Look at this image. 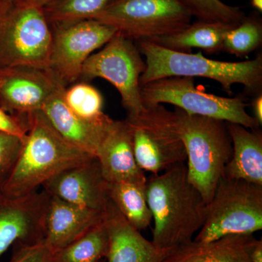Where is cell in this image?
Listing matches in <instances>:
<instances>
[{
    "label": "cell",
    "instance_id": "18",
    "mask_svg": "<svg viewBox=\"0 0 262 262\" xmlns=\"http://www.w3.org/2000/svg\"><path fill=\"white\" fill-rule=\"evenodd\" d=\"M110 235L106 262H162L170 250L159 249L124 218L111 201L105 213Z\"/></svg>",
    "mask_w": 262,
    "mask_h": 262
},
{
    "label": "cell",
    "instance_id": "22",
    "mask_svg": "<svg viewBox=\"0 0 262 262\" xmlns=\"http://www.w3.org/2000/svg\"><path fill=\"white\" fill-rule=\"evenodd\" d=\"M108 196L124 218L137 230L146 229L152 222L146 201V184L108 183Z\"/></svg>",
    "mask_w": 262,
    "mask_h": 262
},
{
    "label": "cell",
    "instance_id": "14",
    "mask_svg": "<svg viewBox=\"0 0 262 262\" xmlns=\"http://www.w3.org/2000/svg\"><path fill=\"white\" fill-rule=\"evenodd\" d=\"M42 187L50 196L96 211H106L110 201L108 183L96 157L57 174Z\"/></svg>",
    "mask_w": 262,
    "mask_h": 262
},
{
    "label": "cell",
    "instance_id": "23",
    "mask_svg": "<svg viewBox=\"0 0 262 262\" xmlns=\"http://www.w3.org/2000/svg\"><path fill=\"white\" fill-rule=\"evenodd\" d=\"M110 235L104 220L80 238L53 253L52 262H99L106 259Z\"/></svg>",
    "mask_w": 262,
    "mask_h": 262
},
{
    "label": "cell",
    "instance_id": "36",
    "mask_svg": "<svg viewBox=\"0 0 262 262\" xmlns=\"http://www.w3.org/2000/svg\"><path fill=\"white\" fill-rule=\"evenodd\" d=\"M99 262H106V259H103V260H102V261H101Z\"/></svg>",
    "mask_w": 262,
    "mask_h": 262
},
{
    "label": "cell",
    "instance_id": "10",
    "mask_svg": "<svg viewBox=\"0 0 262 262\" xmlns=\"http://www.w3.org/2000/svg\"><path fill=\"white\" fill-rule=\"evenodd\" d=\"M146 67L136 43L117 32L99 51L88 58L81 78L108 81L121 96L127 116H132L145 106L141 98L140 78Z\"/></svg>",
    "mask_w": 262,
    "mask_h": 262
},
{
    "label": "cell",
    "instance_id": "24",
    "mask_svg": "<svg viewBox=\"0 0 262 262\" xmlns=\"http://www.w3.org/2000/svg\"><path fill=\"white\" fill-rule=\"evenodd\" d=\"M262 45V19L254 11L246 15L242 21L229 29L226 34L222 51L237 57L245 58L257 51Z\"/></svg>",
    "mask_w": 262,
    "mask_h": 262
},
{
    "label": "cell",
    "instance_id": "29",
    "mask_svg": "<svg viewBox=\"0 0 262 262\" xmlns=\"http://www.w3.org/2000/svg\"><path fill=\"white\" fill-rule=\"evenodd\" d=\"M9 262H52L53 253L44 243L33 245L15 244Z\"/></svg>",
    "mask_w": 262,
    "mask_h": 262
},
{
    "label": "cell",
    "instance_id": "12",
    "mask_svg": "<svg viewBox=\"0 0 262 262\" xmlns=\"http://www.w3.org/2000/svg\"><path fill=\"white\" fill-rule=\"evenodd\" d=\"M62 88L66 87L48 69L18 67L1 70L0 107L26 125V118L41 111Z\"/></svg>",
    "mask_w": 262,
    "mask_h": 262
},
{
    "label": "cell",
    "instance_id": "6",
    "mask_svg": "<svg viewBox=\"0 0 262 262\" xmlns=\"http://www.w3.org/2000/svg\"><path fill=\"white\" fill-rule=\"evenodd\" d=\"M261 229L262 186L222 177L208 204L204 225L193 239L210 242Z\"/></svg>",
    "mask_w": 262,
    "mask_h": 262
},
{
    "label": "cell",
    "instance_id": "21",
    "mask_svg": "<svg viewBox=\"0 0 262 262\" xmlns=\"http://www.w3.org/2000/svg\"><path fill=\"white\" fill-rule=\"evenodd\" d=\"M231 28L225 24L198 20L180 32L150 42L174 51L192 53L193 48H199L213 55L222 51L226 34Z\"/></svg>",
    "mask_w": 262,
    "mask_h": 262
},
{
    "label": "cell",
    "instance_id": "4",
    "mask_svg": "<svg viewBox=\"0 0 262 262\" xmlns=\"http://www.w3.org/2000/svg\"><path fill=\"white\" fill-rule=\"evenodd\" d=\"M187 155L189 182L209 203L232 155L227 122L174 110Z\"/></svg>",
    "mask_w": 262,
    "mask_h": 262
},
{
    "label": "cell",
    "instance_id": "16",
    "mask_svg": "<svg viewBox=\"0 0 262 262\" xmlns=\"http://www.w3.org/2000/svg\"><path fill=\"white\" fill-rule=\"evenodd\" d=\"M96 157L108 183L146 184L147 177L136 162L130 128L125 120H113Z\"/></svg>",
    "mask_w": 262,
    "mask_h": 262
},
{
    "label": "cell",
    "instance_id": "19",
    "mask_svg": "<svg viewBox=\"0 0 262 262\" xmlns=\"http://www.w3.org/2000/svg\"><path fill=\"white\" fill-rule=\"evenodd\" d=\"M257 241L253 234H234L206 243L192 239L170 249L162 262H252Z\"/></svg>",
    "mask_w": 262,
    "mask_h": 262
},
{
    "label": "cell",
    "instance_id": "1",
    "mask_svg": "<svg viewBox=\"0 0 262 262\" xmlns=\"http://www.w3.org/2000/svg\"><path fill=\"white\" fill-rule=\"evenodd\" d=\"M146 196L154 222L151 241L159 249L192 241L204 225L208 203L189 182L184 163L150 176Z\"/></svg>",
    "mask_w": 262,
    "mask_h": 262
},
{
    "label": "cell",
    "instance_id": "27",
    "mask_svg": "<svg viewBox=\"0 0 262 262\" xmlns=\"http://www.w3.org/2000/svg\"><path fill=\"white\" fill-rule=\"evenodd\" d=\"M198 20L215 22L233 27L238 25L246 14L242 8L232 6L222 0H184Z\"/></svg>",
    "mask_w": 262,
    "mask_h": 262
},
{
    "label": "cell",
    "instance_id": "5",
    "mask_svg": "<svg viewBox=\"0 0 262 262\" xmlns=\"http://www.w3.org/2000/svg\"><path fill=\"white\" fill-rule=\"evenodd\" d=\"M184 0H110L94 18L134 42L171 35L192 23Z\"/></svg>",
    "mask_w": 262,
    "mask_h": 262
},
{
    "label": "cell",
    "instance_id": "35",
    "mask_svg": "<svg viewBox=\"0 0 262 262\" xmlns=\"http://www.w3.org/2000/svg\"><path fill=\"white\" fill-rule=\"evenodd\" d=\"M24 1L44 8V7H46V5L50 4V3H53V2L56 1V0H24Z\"/></svg>",
    "mask_w": 262,
    "mask_h": 262
},
{
    "label": "cell",
    "instance_id": "28",
    "mask_svg": "<svg viewBox=\"0 0 262 262\" xmlns=\"http://www.w3.org/2000/svg\"><path fill=\"white\" fill-rule=\"evenodd\" d=\"M24 139L0 133V191L14 168Z\"/></svg>",
    "mask_w": 262,
    "mask_h": 262
},
{
    "label": "cell",
    "instance_id": "26",
    "mask_svg": "<svg viewBox=\"0 0 262 262\" xmlns=\"http://www.w3.org/2000/svg\"><path fill=\"white\" fill-rule=\"evenodd\" d=\"M110 0H56L44 7L50 24L93 19Z\"/></svg>",
    "mask_w": 262,
    "mask_h": 262
},
{
    "label": "cell",
    "instance_id": "32",
    "mask_svg": "<svg viewBox=\"0 0 262 262\" xmlns=\"http://www.w3.org/2000/svg\"><path fill=\"white\" fill-rule=\"evenodd\" d=\"M23 0H0V17L13 9Z\"/></svg>",
    "mask_w": 262,
    "mask_h": 262
},
{
    "label": "cell",
    "instance_id": "2",
    "mask_svg": "<svg viewBox=\"0 0 262 262\" xmlns=\"http://www.w3.org/2000/svg\"><path fill=\"white\" fill-rule=\"evenodd\" d=\"M145 58L146 70L140 85L170 77H203L220 84L229 96L234 84H242L248 96L262 94V56L241 62L217 61L206 58L202 52L182 53L167 49L150 41L136 42Z\"/></svg>",
    "mask_w": 262,
    "mask_h": 262
},
{
    "label": "cell",
    "instance_id": "25",
    "mask_svg": "<svg viewBox=\"0 0 262 262\" xmlns=\"http://www.w3.org/2000/svg\"><path fill=\"white\" fill-rule=\"evenodd\" d=\"M66 105L77 116L89 121H99L107 116L103 113L101 93L86 82H78L63 91Z\"/></svg>",
    "mask_w": 262,
    "mask_h": 262
},
{
    "label": "cell",
    "instance_id": "8",
    "mask_svg": "<svg viewBox=\"0 0 262 262\" xmlns=\"http://www.w3.org/2000/svg\"><path fill=\"white\" fill-rule=\"evenodd\" d=\"M125 121L136 162L143 171L156 175L187 160L174 111L163 104L145 105Z\"/></svg>",
    "mask_w": 262,
    "mask_h": 262
},
{
    "label": "cell",
    "instance_id": "20",
    "mask_svg": "<svg viewBox=\"0 0 262 262\" xmlns=\"http://www.w3.org/2000/svg\"><path fill=\"white\" fill-rule=\"evenodd\" d=\"M232 155L223 177L262 186V133L239 124L227 122Z\"/></svg>",
    "mask_w": 262,
    "mask_h": 262
},
{
    "label": "cell",
    "instance_id": "15",
    "mask_svg": "<svg viewBox=\"0 0 262 262\" xmlns=\"http://www.w3.org/2000/svg\"><path fill=\"white\" fill-rule=\"evenodd\" d=\"M62 88L46 103L41 113L52 128L66 142L96 156L98 147L113 119L106 116L99 121H89L76 115L66 105Z\"/></svg>",
    "mask_w": 262,
    "mask_h": 262
},
{
    "label": "cell",
    "instance_id": "17",
    "mask_svg": "<svg viewBox=\"0 0 262 262\" xmlns=\"http://www.w3.org/2000/svg\"><path fill=\"white\" fill-rule=\"evenodd\" d=\"M106 211L84 208L50 198L45 221L44 244L54 253L102 222Z\"/></svg>",
    "mask_w": 262,
    "mask_h": 262
},
{
    "label": "cell",
    "instance_id": "34",
    "mask_svg": "<svg viewBox=\"0 0 262 262\" xmlns=\"http://www.w3.org/2000/svg\"><path fill=\"white\" fill-rule=\"evenodd\" d=\"M250 5L252 7L255 11L258 13L262 12V0H248Z\"/></svg>",
    "mask_w": 262,
    "mask_h": 262
},
{
    "label": "cell",
    "instance_id": "31",
    "mask_svg": "<svg viewBox=\"0 0 262 262\" xmlns=\"http://www.w3.org/2000/svg\"><path fill=\"white\" fill-rule=\"evenodd\" d=\"M252 107L253 117L258 122V125L262 124V94L253 97L251 104Z\"/></svg>",
    "mask_w": 262,
    "mask_h": 262
},
{
    "label": "cell",
    "instance_id": "7",
    "mask_svg": "<svg viewBox=\"0 0 262 262\" xmlns=\"http://www.w3.org/2000/svg\"><path fill=\"white\" fill-rule=\"evenodd\" d=\"M52 41L44 8L23 0L0 17V71L18 67L47 69Z\"/></svg>",
    "mask_w": 262,
    "mask_h": 262
},
{
    "label": "cell",
    "instance_id": "30",
    "mask_svg": "<svg viewBox=\"0 0 262 262\" xmlns=\"http://www.w3.org/2000/svg\"><path fill=\"white\" fill-rule=\"evenodd\" d=\"M27 127L25 124L0 107V133L25 139Z\"/></svg>",
    "mask_w": 262,
    "mask_h": 262
},
{
    "label": "cell",
    "instance_id": "9",
    "mask_svg": "<svg viewBox=\"0 0 262 262\" xmlns=\"http://www.w3.org/2000/svg\"><path fill=\"white\" fill-rule=\"evenodd\" d=\"M144 105H173L189 115L210 117L239 124L249 129L260 125L246 111L249 105L242 98H229L208 94L194 84V78L170 77L141 86Z\"/></svg>",
    "mask_w": 262,
    "mask_h": 262
},
{
    "label": "cell",
    "instance_id": "33",
    "mask_svg": "<svg viewBox=\"0 0 262 262\" xmlns=\"http://www.w3.org/2000/svg\"><path fill=\"white\" fill-rule=\"evenodd\" d=\"M252 262H262V241L258 239L252 253Z\"/></svg>",
    "mask_w": 262,
    "mask_h": 262
},
{
    "label": "cell",
    "instance_id": "11",
    "mask_svg": "<svg viewBox=\"0 0 262 262\" xmlns=\"http://www.w3.org/2000/svg\"><path fill=\"white\" fill-rule=\"evenodd\" d=\"M53 32L48 70L66 88L81 78L91 55L103 47L117 30L95 19L51 24Z\"/></svg>",
    "mask_w": 262,
    "mask_h": 262
},
{
    "label": "cell",
    "instance_id": "13",
    "mask_svg": "<svg viewBox=\"0 0 262 262\" xmlns=\"http://www.w3.org/2000/svg\"><path fill=\"white\" fill-rule=\"evenodd\" d=\"M50 198L45 190L21 196L0 191V257L15 244L43 243Z\"/></svg>",
    "mask_w": 262,
    "mask_h": 262
},
{
    "label": "cell",
    "instance_id": "3",
    "mask_svg": "<svg viewBox=\"0 0 262 262\" xmlns=\"http://www.w3.org/2000/svg\"><path fill=\"white\" fill-rule=\"evenodd\" d=\"M27 135L18 160L3 191L13 196L35 192L45 182L67 169L94 158L62 139L41 112L26 118Z\"/></svg>",
    "mask_w": 262,
    "mask_h": 262
}]
</instances>
